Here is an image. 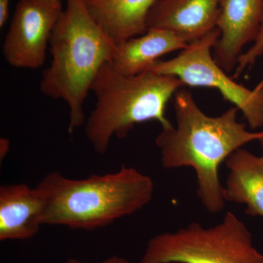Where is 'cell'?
Here are the masks:
<instances>
[{
    "label": "cell",
    "instance_id": "6da1fadb",
    "mask_svg": "<svg viewBox=\"0 0 263 263\" xmlns=\"http://www.w3.org/2000/svg\"><path fill=\"white\" fill-rule=\"evenodd\" d=\"M176 124L156 138L161 164L165 169L190 167L197 176V195L208 212H220L226 205L219 169L242 146L263 138V131L247 130L233 106L218 117L204 113L193 95L181 88L174 97Z\"/></svg>",
    "mask_w": 263,
    "mask_h": 263
},
{
    "label": "cell",
    "instance_id": "7a4b0ae2",
    "mask_svg": "<svg viewBox=\"0 0 263 263\" xmlns=\"http://www.w3.org/2000/svg\"><path fill=\"white\" fill-rule=\"evenodd\" d=\"M43 200L42 222L71 229L93 230L141 210L152 200L154 183L134 167L71 179L59 171L38 183Z\"/></svg>",
    "mask_w": 263,
    "mask_h": 263
},
{
    "label": "cell",
    "instance_id": "3957f363",
    "mask_svg": "<svg viewBox=\"0 0 263 263\" xmlns=\"http://www.w3.org/2000/svg\"><path fill=\"white\" fill-rule=\"evenodd\" d=\"M66 4L50 37L51 62L43 70L40 89L67 103L72 134L85 124V101L100 69L114 58L117 44L90 15L84 0Z\"/></svg>",
    "mask_w": 263,
    "mask_h": 263
},
{
    "label": "cell",
    "instance_id": "277c9868",
    "mask_svg": "<svg viewBox=\"0 0 263 263\" xmlns=\"http://www.w3.org/2000/svg\"><path fill=\"white\" fill-rule=\"evenodd\" d=\"M184 84L174 76L148 70L125 76L110 62L100 69L91 86L96 98L85 126L94 150L106 153L112 138H126L136 124L157 121L162 129L173 125L166 117V107Z\"/></svg>",
    "mask_w": 263,
    "mask_h": 263
},
{
    "label": "cell",
    "instance_id": "5b68a950",
    "mask_svg": "<svg viewBox=\"0 0 263 263\" xmlns=\"http://www.w3.org/2000/svg\"><path fill=\"white\" fill-rule=\"evenodd\" d=\"M139 263H263L245 223L228 212L215 226L197 222L149 240Z\"/></svg>",
    "mask_w": 263,
    "mask_h": 263
},
{
    "label": "cell",
    "instance_id": "8992f818",
    "mask_svg": "<svg viewBox=\"0 0 263 263\" xmlns=\"http://www.w3.org/2000/svg\"><path fill=\"white\" fill-rule=\"evenodd\" d=\"M220 33L216 28L181 50L174 58L159 60L148 70L178 78L184 86L212 88L243 114L252 129L263 127V79L253 89L235 82L213 57Z\"/></svg>",
    "mask_w": 263,
    "mask_h": 263
},
{
    "label": "cell",
    "instance_id": "52a82bcc",
    "mask_svg": "<svg viewBox=\"0 0 263 263\" xmlns=\"http://www.w3.org/2000/svg\"><path fill=\"white\" fill-rule=\"evenodd\" d=\"M63 11L61 0H19L3 45L7 63L15 68H41Z\"/></svg>",
    "mask_w": 263,
    "mask_h": 263
},
{
    "label": "cell",
    "instance_id": "ba28073f",
    "mask_svg": "<svg viewBox=\"0 0 263 263\" xmlns=\"http://www.w3.org/2000/svg\"><path fill=\"white\" fill-rule=\"evenodd\" d=\"M263 20V0H221L212 54L227 72L236 68L246 45L255 41Z\"/></svg>",
    "mask_w": 263,
    "mask_h": 263
},
{
    "label": "cell",
    "instance_id": "9c48e42d",
    "mask_svg": "<svg viewBox=\"0 0 263 263\" xmlns=\"http://www.w3.org/2000/svg\"><path fill=\"white\" fill-rule=\"evenodd\" d=\"M221 0H159L147 17V29L172 31L189 43L216 28Z\"/></svg>",
    "mask_w": 263,
    "mask_h": 263
},
{
    "label": "cell",
    "instance_id": "30bf717a",
    "mask_svg": "<svg viewBox=\"0 0 263 263\" xmlns=\"http://www.w3.org/2000/svg\"><path fill=\"white\" fill-rule=\"evenodd\" d=\"M44 200L35 187L26 183L0 186V240H25L43 226Z\"/></svg>",
    "mask_w": 263,
    "mask_h": 263
},
{
    "label": "cell",
    "instance_id": "8fae6325",
    "mask_svg": "<svg viewBox=\"0 0 263 263\" xmlns=\"http://www.w3.org/2000/svg\"><path fill=\"white\" fill-rule=\"evenodd\" d=\"M190 43L172 31L148 29L144 34L117 45L110 64L123 75L136 76L148 70L161 57L183 50Z\"/></svg>",
    "mask_w": 263,
    "mask_h": 263
},
{
    "label": "cell",
    "instance_id": "7c38bea8",
    "mask_svg": "<svg viewBox=\"0 0 263 263\" xmlns=\"http://www.w3.org/2000/svg\"><path fill=\"white\" fill-rule=\"evenodd\" d=\"M159 0H84L95 22L116 44L144 34L147 17Z\"/></svg>",
    "mask_w": 263,
    "mask_h": 263
},
{
    "label": "cell",
    "instance_id": "4fadbf2b",
    "mask_svg": "<svg viewBox=\"0 0 263 263\" xmlns=\"http://www.w3.org/2000/svg\"><path fill=\"white\" fill-rule=\"evenodd\" d=\"M226 162L230 171L224 187L226 201L245 204L246 214L263 217V156L241 148Z\"/></svg>",
    "mask_w": 263,
    "mask_h": 263
},
{
    "label": "cell",
    "instance_id": "5bb4252c",
    "mask_svg": "<svg viewBox=\"0 0 263 263\" xmlns=\"http://www.w3.org/2000/svg\"><path fill=\"white\" fill-rule=\"evenodd\" d=\"M263 55V20L258 35L254 41L253 44L246 52H243L238 59V64L235 68L233 78L238 79L240 74L247 69L252 67L257 59Z\"/></svg>",
    "mask_w": 263,
    "mask_h": 263
},
{
    "label": "cell",
    "instance_id": "9a60e30c",
    "mask_svg": "<svg viewBox=\"0 0 263 263\" xmlns=\"http://www.w3.org/2000/svg\"><path fill=\"white\" fill-rule=\"evenodd\" d=\"M11 0H0V28H3L8 22Z\"/></svg>",
    "mask_w": 263,
    "mask_h": 263
},
{
    "label": "cell",
    "instance_id": "2e32d148",
    "mask_svg": "<svg viewBox=\"0 0 263 263\" xmlns=\"http://www.w3.org/2000/svg\"><path fill=\"white\" fill-rule=\"evenodd\" d=\"M66 263H83L81 262L79 259L75 258H70L67 261ZM101 263H129V261L125 258H123L122 257H119V256L114 255L113 257H109V258L105 259L104 260L103 262Z\"/></svg>",
    "mask_w": 263,
    "mask_h": 263
},
{
    "label": "cell",
    "instance_id": "e0dca14e",
    "mask_svg": "<svg viewBox=\"0 0 263 263\" xmlns=\"http://www.w3.org/2000/svg\"><path fill=\"white\" fill-rule=\"evenodd\" d=\"M0 152H1V157H5V155H6L7 152H8V149H9L10 147V141L8 139H5V138H2L1 141H0Z\"/></svg>",
    "mask_w": 263,
    "mask_h": 263
},
{
    "label": "cell",
    "instance_id": "ac0fdd59",
    "mask_svg": "<svg viewBox=\"0 0 263 263\" xmlns=\"http://www.w3.org/2000/svg\"><path fill=\"white\" fill-rule=\"evenodd\" d=\"M259 143H260L261 147H262V156H263V138H261L259 141Z\"/></svg>",
    "mask_w": 263,
    "mask_h": 263
}]
</instances>
